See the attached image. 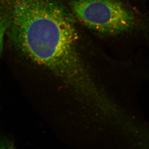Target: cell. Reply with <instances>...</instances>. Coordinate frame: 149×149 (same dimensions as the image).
<instances>
[{
    "label": "cell",
    "instance_id": "obj_3",
    "mask_svg": "<svg viewBox=\"0 0 149 149\" xmlns=\"http://www.w3.org/2000/svg\"><path fill=\"white\" fill-rule=\"evenodd\" d=\"M8 28V21L4 13L0 10V55L3 49L4 34Z\"/></svg>",
    "mask_w": 149,
    "mask_h": 149
},
{
    "label": "cell",
    "instance_id": "obj_2",
    "mask_svg": "<svg viewBox=\"0 0 149 149\" xmlns=\"http://www.w3.org/2000/svg\"><path fill=\"white\" fill-rule=\"evenodd\" d=\"M69 8L80 22L91 30L116 35L132 30L136 17L122 0H68Z\"/></svg>",
    "mask_w": 149,
    "mask_h": 149
},
{
    "label": "cell",
    "instance_id": "obj_1",
    "mask_svg": "<svg viewBox=\"0 0 149 149\" xmlns=\"http://www.w3.org/2000/svg\"><path fill=\"white\" fill-rule=\"evenodd\" d=\"M10 37L31 60L72 85L95 95L77 48L75 18L61 0H0Z\"/></svg>",
    "mask_w": 149,
    "mask_h": 149
},
{
    "label": "cell",
    "instance_id": "obj_4",
    "mask_svg": "<svg viewBox=\"0 0 149 149\" xmlns=\"http://www.w3.org/2000/svg\"><path fill=\"white\" fill-rule=\"evenodd\" d=\"M0 149H16L13 141L6 137L0 138Z\"/></svg>",
    "mask_w": 149,
    "mask_h": 149
}]
</instances>
